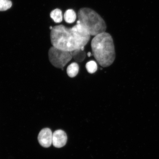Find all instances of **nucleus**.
I'll return each mask as SVG.
<instances>
[{
    "label": "nucleus",
    "instance_id": "f257e3e1",
    "mask_svg": "<svg viewBox=\"0 0 159 159\" xmlns=\"http://www.w3.org/2000/svg\"><path fill=\"white\" fill-rule=\"evenodd\" d=\"M90 36L86 29L78 21L71 28L60 25L53 27L51 32L53 47L66 51L72 52L84 48Z\"/></svg>",
    "mask_w": 159,
    "mask_h": 159
},
{
    "label": "nucleus",
    "instance_id": "f03ea898",
    "mask_svg": "<svg viewBox=\"0 0 159 159\" xmlns=\"http://www.w3.org/2000/svg\"><path fill=\"white\" fill-rule=\"evenodd\" d=\"M93 55L103 67L110 66L115 59L114 41L109 34L104 32L94 36L91 43Z\"/></svg>",
    "mask_w": 159,
    "mask_h": 159
},
{
    "label": "nucleus",
    "instance_id": "7ed1b4c3",
    "mask_svg": "<svg viewBox=\"0 0 159 159\" xmlns=\"http://www.w3.org/2000/svg\"><path fill=\"white\" fill-rule=\"evenodd\" d=\"M78 21L90 35L96 36L105 32L107 25L104 20L94 10L83 7L78 12Z\"/></svg>",
    "mask_w": 159,
    "mask_h": 159
},
{
    "label": "nucleus",
    "instance_id": "20e7f679",
    "mask_svg": "<svg viewBox=\"0 0 159 159\" xmlns=\"http://www.w3.org/2000/svg\"><path fill=\"white\" fill-rule=\"evenodd\" d=\"M50 61L55 67L63 68L73 58L72 52L66 51L51 47L49 51Z\"/></svg>",
    "mask_w": 159,
    "mask_h": 159
},
{
    "label": "nucleus",
    "instance_id": "39448f33",
    "mask_svg": "<svg viewBox=\"0 0 159 159\" xmlns=\"http://www.w3.org/2000/svg\"><path fill=\"white\" fill-rule=\"evenodd\" d=\"M52 136L50 129H43L40 132L38 137L39 143L44 148H49L52 144Z\"/></svg>",
    "mask_w": 159,
    "mask_h": 159
},
{
    "label": "nucleus",
    "instance_id": "423d86ee",
    "mask_svg": "<svg viewBox=\"0 0 159 159\" xmlns=\"http://www.w3.org/2000/svg\"><path fill=\"white\" fill-rule=\"evenodd\" d=\"M67 140L66 134L64 131L58 130L53 134L52 144L57 148H61L65 146Z\"/></svg>",
    "mask_w": 159,
    "mask_h": 159
},
{
    "label": "nucleus",
    "instance_id": "0eeeda50",
    "mask_svg": "<svg viewBox=\"0 0 159 159\" xmlns=\"http://www.w3.org/2000/svg\"><path fill=\"white\" fill-rule=\"evenodd\" d=\"M79 70V66L77 63H72L70 65L67 69V73L68 76L73 78L78 74Z\"/></svg>",
    "mask_w": 159,
    "mask_h": 159
},
{
    "label": "nucleus",
    "instance_id": "6e6552de",
    "mask_svg": "<svg viewBox=\"0 0 159 159\" xmlns=\"http://www.w3.org/2000/svg\"><path fill=\"white\" fill-rule=\"evenodd\" d=\"M73 57L77 62H81L84 60L86 57V53L84 48L77 49L72 51Z\"/></svg>",
    "mask_w": 159,
    "mask_h": 159
},
{
    "label": "nucleus",
    "instance_id": "1a4fd4ad",
    "mask_svg": "<svg viewBox=\"0 0 159 159\" xmlns=\"http://www.w3.org/2000/svg\"><path fill=\"white\" fill-rule=\"evenodd\" d=\"M77 15L74 10L69 9L65 11L64 18L66 22L68 23H74L76 19Z\"/></svg>",
    "mask_w": 159,
    "mask_h": 159
},
{
    "label": "nucleus",
    "instance_id": "9d476101",
    "mask_svg": "<svg viewBox=\"0 0 159 159\" xmlns=\"http://www.w3.org/2000/svg\"><path fill=\"white\" fill-rule=\"evenodd\" d=\"M50 17L55 22L60 23L62 21L63 15L62 11L60 9H55L51 11Z\"/></svg>",
    "mask_w": 159,
    "mask_h": 159
},
{
    "label": "nucleus",
    "instance_id": "9b49d317",
    "mask_svg": "<svg viewBox=\"0 0 159 159\" xmlns=\"http://www.w3.org/2000/svg\"><path fill=\"white\" fill-rule=\"evenodd\" d=\"M86 68L89 73L93 74L96 72L98 68V66L96 62L92 61H89L87 63Z\"/></svg>",
    "mask_w": 159,
    "mask_h": 159
},
{
    "label": "nucleus",
    "instance_id": "f8f14e48",
    "mask_svg": "<svg viewBox=\"0 0 159 159\" xmlns=\"http://www.w3.org/2000/svg\"><path fill=\"white\" fill-rule=\"evenodd\" d=\"M11 2L10 0H0V11H4L11 8Z\"/></svg>",
    "mask_w": 159,
    "mask_h": 159
},
{
    "label": "nucleus",
    "instance_id": "ddd939ff",
    "mask_svg": "<svg viewBox=\"0 0 159 159\" xmlns=\"http://www.w3.org/2000/svg\"><path fill=\"white\" fill-rule=\"evenodd\" d=\"M87 55H88V57H90L91 55V53L90 52H89L88 53V54Z\"/></svg>",
    "mask_w": 159,
    "mask_h": 159
}]
</instances>
